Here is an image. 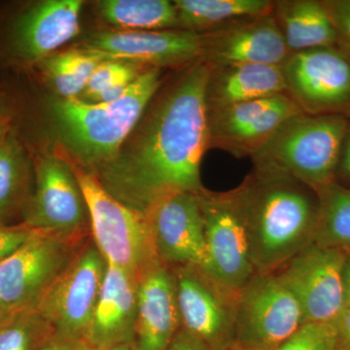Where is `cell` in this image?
<instances>
[{"label":"cell","instance_id":"obj_1","mask_svg":"<svg viewBox=\"0 0 350 350\" xmlns=\"http://www.w3.org/2000/svg\"><path fill=\"white\" fill-rule=\"evenodd\" d=\"M209 72L199 59L165 80L114 158L92 172L125 206L148 216L169 196L204 188Z\"/></svg>","mask_w":350,"mask_h":350},{"label":"cell","instance_id":"obj_2","mask_svg":"<svg viewBox=\"0 0 350 350\" xmlns=\"http://www.w3.org/2000/svg\"><path fill=\"white\" fill-rule=\"evenodd\" d=\"M257 273H271L314 243L319 195L278 170L254 167L234 189Z\"/></svg>","mask_w":350,"mask_h":350},{"label":"cell","instance_id":"obj_3","mask_svg":"<svg viewBox=\"0 0 350 350\" xmlns=\"http://www.w3.org/2000/svg\"><path fill=\"white\" fill-rule=\"evenodd\" d=\"M349 124L344 114L296 115L251 157L254 167L283 172L319 192L336 182Z\"/></svg>","mask_w":350,"mask_h":350},{"label":"cell","instance_id":"obj_4","mask_svg":"<svg viewBox=\"0 0 350 350\" xmlns=\"http://www.w3.org/2000/svg\"><path fill=\"white\" fill-rule=\"evenodd\" d=\"M83 6L81 0L0 4V72L27 70L73 40Z\"/></svg>","mask_w":350,"mask_h":350},{"label":"cell","instance_id":"obj_5","mask_svg":"<svg viewBox=\"0 0 350 350\" xmlns=\"http://www.w3.org/2000/svg\"><path fill=\"white\" fill-rule=\"evenodd\" d=\"M66 161L86 200L94 245L108 265L137 276L158 259L150 219L113 197L91 172Z\"/></svg>","mask_w":350,"mask_h":350},{"label":"cell","instance_id":"obj_6","mask_svg":"<svg viewBox=\"0 0 350 350\" xmlns=\"http://www.w3.org/2000/svg\"><path fill=\"white\" fill-rule=\"evenodd\" d=\"M34 182L22 223L57 238L81 243L91 231L86 200L72 167L48 149H31Z\"/></svg>","mask_w":350,"mask_h":350},{"label":"cell","instance_id":"obj_7","mask_svg":"<svg viewBox=\"0 0 350 350\" xmlns=\"http://www.w3.org/2000/svg\"><path fill=\"white\" fill-rule=\"evenodd\" d=\"M305 324L300 303L278 271L257 273L237 299L234 347L275 350Z\"/></svg>","mask_w":350,"mask_h":350},{"label":"cell","instance_id":"obj_8","mask_svg":"<svg viewBox=\"0 0 350 350\" xmlns=\"http://www.w3.org/2000/svg\"><path fill=\"white\" fill-rule=\"evenodd\" d=\"M206 234V261L202 271L232 296L256 273L247 229L234 190L199 192Z\"/></svg>","mask_w":350,"mask_h":350},{"label":"cell","instance_id":"obj_9","mask_svg":"<svg viewBox=\"0 0 350 350\" xmlns=\"http://www.w3.org/2000/svg\"><path fill=\"white\" fill-rule=\"evenodd\" d=\"M79 245L38 231L22 247L0 262V312L4 317L36 310Z\"/></svg>","mask_w":350,"mask_h":350},{"label":"cell","instance_id":"obj_10","mask_svg":"<svg viewBox=\"0 0 350 350\" xmlns=\"http://www.w3.org/2000/svg\"><path fill=\"white\" fill-rule=\"evenodd\" d=\"M107 269L93 241L79 247L36 310L55 333L84 340Z\"/></svg>","mask_w":350,"mask_h":350},{"label":"cell","instance_id":"obj_11","mask_svg":"<svg viewBox=\"0 0 350 350\" xmlns=\"http://www.w3.org/2000/svg\"><path fill=\"white\" fill-rule=\"evenodd\" d=\"M287 94L308 114L350 109V54L340 47L290 54L282 66Z\"/></svg>","mask_w":350,"mask_h":350},{"label":"cell","instance_id":"obj_12","mask_svg":"<svg viewBox=\"0 0 350 350\" xmlns=\"http://www.w3.org/2000/svg\"><path fill=\"white\" fill-rule=\"evenodd\" d=\"M345 251L312 243L278 273L300 303L306 323H333L345 308Z\"/></svg>","mask_w":350,"mask_h":350},{"label":"cell","instance_id":"obj_13","mask_svg":"<svg viewBox=\"0 0 350 350\" xmlns=\"http://www.w3.org/2000/svg\"><path fill=\"white\" fill-rule=\"evenodd\" d=\"M72 46L105 59L131 62L163 70H180L200 59V34L183 29H98L89 32Z\"/></svg>","mask_w":350,"mask_h":350},{"label":"cell","instance_id":"obj_14","mask_svg":"<svg viewBox=\"0 0 350 350\" xmlns=\"http://www.w3.org/2000/svg\"><path fill=\"white\" fill-rule=\"evenodd\" d=\"M303 112L287 93L207 111L208 147L253 157L285 122Z\"/></svg>","mask_w":350,"mask_h":350},{"label":"cell","instance_id":"obj_15","mask_svg":"<svg viewBox=\"0 0 350 350\" xmlns=\"http://www.w3.org/2000/svg\"><path fill=\"white\" fill-rule=\"evenodd\" d=\"M184 330L211 350H230L236 338L238 297L232 296L196 266L172 267Z\"/></svg>","mask_w":350,"mask_h":350},{"label":"cell","instance_id":"obj_16","mask_svg":"<svg viewBox=\"0 0 350 350\" xmlns=\"http://www.w3.org/2000/svg\"><path fill=\"white\" fill-rule=\"evenodd\" d=\"M200 59L209 68L239 64L282 66L290 56L273 12L200 33Z\"/></svg>","mask_w":350,"mask_h":350},{"label":"cell","instance_id":"obj_17","mask_svg":"<svg viewBox=\"0 0 350 350\" xmlns=\"http://www.w3.org/2000/svg\"><path fill=\"white\" fill-rule=\"evenodd\" d=\"M199 192L169 196L149 213L157 257L170 268H202L206 261V234Z\"/></svg>","mask_w":350,"mask_h":350},{"label":"cell","instance_id":"obj_18","mask_svg":"<svg viewBox=\"0 0 350 350\" xmlns=\"http://www.w3.org/2000/svg\"><path fill=\"white\" fill-rule=\"evenodd\" d=\"M181 328L174 271L157 259L137 275L131 345L135 350H169Z\"/></svg>","mask_w":350,"mask_h":350},{"label":"cell","instance_id":"obj_19","mask_svg":"<svg viewBox=\"0 0 350 350\" xmlns=\"http://www.w3.org/2000/svg\"><path fill=\"white\" fill-rule=\"evenodd\" d=\"M137 305V276L107 264L100 295L84 340L105 350L133 340Z\"/></svg>","mask_w":350,"mask_h":350},{"label":"cell","instance_id":"obj_20","mask_svg":"<svg viewBox=\"0 0 350 350\" xmlns=\"http://www.w3.org/2000/svg\"><path fill=\"white\" fill-rule=\"evenodd\" d=\"M209 69L207 111L287 93L282 66L239 64Z\"/></svg>","mask_w":350,"mask_h":350},{"label":"cell","instance_id":"obj_21","mask_svg":"<svg viewBox=\"0 0 350 350\" xmlns=\"http://www.w3.org/2000/svg\"><path fill=\"white\" fill-rule=\"evenodd\" d=\"M273 15L290 54L338 47V36L323 1H275Z\"/></svg>","mask_w":350,"mask_h":350},{"label":"cell","instance_id":"obj_22","mask_svg":"<svg viewBox=\"0 0 350 350\" xmlns=\"http://www.w3.org/2000/svg\"><path fill=\"white\" fill-rule=\"evenodd\" d=\"M105 57L71 46L59 50L27 70L21 71L46 93L59 98H78Z\"/></svg>","mask_w":350,"mask_h":350},{"label":"cell","instance_id":"obj_23","mask_svg":"<svg viewBox=\"0 0 350 350\" xmlns=\"http://www.w3.org/2000/svg\"><path fill=\"white\" fill-rule=\"evenodd\" d=\"M33 182L31 149L13 130L0 147V225L22 223Z\"/></svg>","mask_w":350,"mask_h":350},{"label":"cell","instance_id":"obj_24","mask_svg":"<svg viewBox=\"0 0 350 350\" xmlns=\"http://www.w3.org/2000/svg\"><path fill=\"white\" fill-rule=\"evenodd\" d=\"M178 29L204 33L223 25L273 12L271 0H175Z\"/></svg>","mask_w":350,"mask_h":350},{"label":"cell","instance_id":"obj_25","mask_svg":"<svg viewBox=\"0 0 350 350\" xmlns=\"http://www.w3.org/2000/svg\"><path fill=\"white\" fill-rule=\"evenodd\" d=\"M94 7L98 19L112 29H178L176 8L169 0H100Z\"/></svg>","mask_w":350,"mask_h":350},{"label":"cell","instance_id":"obj_26","mask_svg":"<svg viewBox=\"0 0 350 350\" xmlns=\"http://www.w3.org/2000/svg\"><path fill=\"white\" fill-rule=\"evenodd\" d=\"M319 215L314 243L350 251V187L334 182L317 192Z\"/></svg>","mask_w":350,"mask_h":350},{"label":"cell","instance_id":"obj_27","mask_svg":"<svg viewBox=\"0 0 350 350\" xmlns=\"http://www.w3.org/2000/svg\"><path fill=\"white\" fill-rule=\"evenodd\" d=\"M147 68L120 59H105L90 77L79 100L90 103H112L119 100Z\"/></svg>","mask_w":350,"mask_h":350},{"label":"cell","instance_id":"obj_28","mask_svg":"<svg viewBox=\"0 0 350 350\" xmlns=\"http://www.w3.org/2000/svg\"><path fill=\"white\" fill-rule=\"evenodd\" d=\"M54 332L36 310L13 315L0 325V350H41Z\"/></svg>","mask_w":350,"mask_h":350},{"label":"cell","instance_id":"obj_29","mask_svg":"<svg viewBox=\"0 0 350 350\" xmlns=\"http://www.w3.org/2000/svg\"><path fill=\"white\" fill-rule=\"evenodd\" d=\"M275 350H336L333 324L306 323Z\"/></svg>","mask_w":350,"mask_h":350},{"label":"cell","instance_id":"obj_30","mask_svg":"<svg viewBox=\"0 0 350 350\" xmlns=\"http://www.w3.org/2000/svg\"><path fill=\"white\" fill-rule=\"evenodd\" d=\"M338 36V47L350 54V0H324Z\"/></svg>","mask_w":350,"mask_h":350},{"label":"cell","instance_id":"obj_31","mask_svg":"<svg viewBox=\"0 0 350 350\" xmlns=\"http://www.w3.org/2000/svg\"><path fill=\"white\" fill-rule=\"evenodd\" d=\"M36 232L24 223L0 225V262L22 247Z\"/></svg>","mask_w":350,"mask_h":350},{"label":"cell","instance_id":"obj_32","mask_svg":"<svg viewBox=\"0 0 350 350\" xmlns=\"http://www.w3.org/2000/svg\"><path fill=\"white\" fill-rule=\"evenodd\" d=\"M41 350H93L82 338L66 337L55 333L43 345Z\"/></svg>","mask_w":350,"mask_h":350},{"label":"cell","instance_id":"obj_33","mask_svg":"<svg viewBox=\"0 0 350 350\" xmlns=\"http://www.w3.org/2000/svg\"><path fill=\"white\" fill-rule=\"evenodd\" d=\"M336 350H350V308H345L333 322Z\"/></svg>","mask_w":350,"mask_h":350},{"label":"cell","instance_id":"obj_34","mask_svg":"<svg viewBox=\"0 0 350 350\" xmlns=\"http://www.w3.org/2000/svg\"><path fill=\"white\" fill-rule=\"evenodd\" d=\"M15 128V117L7 100L6 94L0 86V147L6 142Z\"/></svg>","mask_w":350,"mask_h":350},{"label":"cell","instance_id":"obj_35","mask_svg":"<svg viewBox=\"0 0 350 350\" xmlns=\"http://www.w3.org/2000/svg\"><path fill=\"white\" fill-rule=\"evenodd\" d=\"M336 182L350 187V124L340 152Z\"/></svg>","mask_w":350,"mask_h":350},{"label":"cell","instance_id":"obj_36","mask_svg":"<svg viewBox=\"0 0 350 350\" xmlns=\"http://www.w3.org/2000/svg\"><path fill=\"white\" fill-rule=\"evenodd\" d=\"M169 350H211L202 340L181 328L175 336Z\"/></svg>","mask_w":350,"mask_h":350},{"label":"cell","instance_id":"obj_37","mask_svg":"<svg viewBox=\"0 0 350 350\" xmlns=\"http://www.w3.org/2000/svg\"><path fill=\"white\" fill-rule=\"evenodd\" d=\"M344 288L345 308H350V251L345 252Z\"/></svg>","mask_w":350,"mask_h":350},{"label":"cell","instance_id":"obj_38","mask_svg":"<svg viewBox=\"0 0 350 350\" xmlns=\"http://www.w3.org/2000/svg\"><path fill=\"white\" fill-rule=\"evenodd\" d=\"M105 350H135V349H133V345H131V342H129V344H122V345H115V347H110V349H107Z\"/></svg>","mask_w":350,"mask_h":350},{"label":"cell","instance_id":"obj_39","mask_svg":"<svg viewBox=\"0 0 350 350\" xmlns=\"http://www.w3.org/2000/svg\"><path fill=\"white\" fill-rule=\"evenodd\" d=\"M9 319V317H8ZM6 319V317H4V315L2 314V312H0V325H1L2 323H3V322H5L7 319Z\"/></svg>","mask_w":350,"mask_h":350},{"label":"cell","instance_id":"obj_40","mask_svg":"<svg viewBox=\"0 0 350 350\" xmlns=\"http://www.w3.org/2000/svg\"><path fill=\"white\" fill-rule=\"evenodd\" d=\"M230 350H243V349H239V347H232L231 349Z\"/></svg>","mask_w":350,"mask_h":350}]
</instances>
